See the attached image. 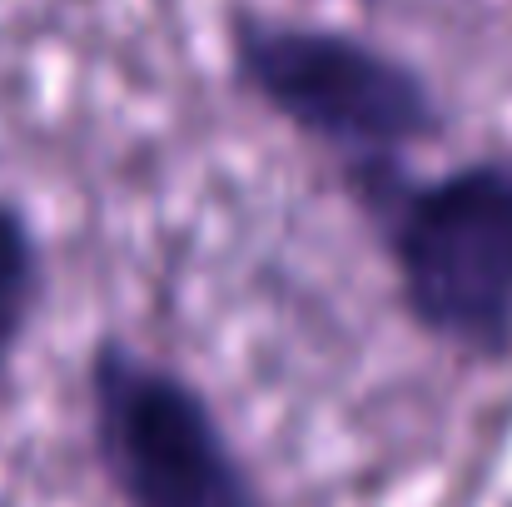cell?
Returning <instances> with one entry per match:
<instances>
[{
  "label": "cell",
  "instance_id": "2",
  "mask_svg": "<svg viewBox=\"0 0 512 507\" xmlns=\"http://www.w3.org/2000/svg\"><path fill=\"white\" fill-rule=\"evenodd\" d=\"M234 55L254 95L348 160H393L438 130L418 70L343 30L239 20Z\"/></svg>",
  "mask_w": 512,
  "mask_h": 507
},
{
  "label": "cell",
  "instance_id": "1",
  "mask_svg": "<svg viewBox=\"0 0 512 507\" xmlns=\"http://www.w3.org/2000/svg\"><path fill=\"white\" fill-rule=\"evenodd\" d=\"M388 249L428 334L473 353L512 343V155L403 189Z\"/></svg>",
  "mask_w": 512,
  "mask_h": 507
},
{
  "label": "cell",
  "instance_id": "3",
  "mask_svg": "<svg viewBox=\"0 0 512 507\" xmlns=\"http://www.w3.org/2000/svg\"><path fill=\"white\" fill-rule=\"evenodd\" d=\"M90 428L125 507H264L214 408L125 343L90 363Z\"/></svg>",
  "mask_w": 512,
  "mask_h": 507
},
{
  "label": "cell",
  "instance_id": "4",
  "mask_svg": "<svg viewBox=\"0 0 512 507\" xmlns=\"http://www.w3.org/2000/svg\"><path fill=\"white\" fill-rule=\"evenodd\" d=\"M35 304V239L15 204L0 199V368L15 353Z\"/></svg>",
  "mask_w": 512,
  "mask_h": 507
}]
</instances>
